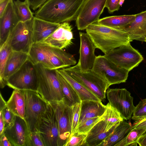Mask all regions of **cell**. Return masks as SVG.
<instances>
[{"mask_svg": "<svg viewBox=\"0 0 146 146\" xmlns=\"http://www.w3.org/2000/svg\"><path fill=\"white\" fill-rule=\"evenodd\" d=\"M28 55L29 59L35 65L40 64L46 68L54 69L49 62L46 52L40 43L32 44Z\"/></svg>", "mask_w": 146, "mask_h": 146, "instance_id": "cell-28", "label": "cell"}, {"mask_svg": "<svg viewBox=\"0 0 146 146\" xmlns=\"http://www.w3.org/2000/svg\"><path fill=\"white\" fill-rule=\"evenodd\" d=\"M2 115L5 125V128L11 126L13 124L16 115L6 106L0 111Z\"/></svg>", "mask_w": 146, "mask_h": 146, "instance_id": "cell-39", "label": "cell"}, {"mask_svg": "<svg viewBox=\"0 0 146 146\" xmlns=\"http://www.w3.org/2000/svg\"><path fill=\"white\" fill-rule=\"evenodd\" d=\"M28 54L12 51L10 54L4 71L3 78L0 80L1 88L7 85V80L11 75L17 72L28 59Z\"/></svg>", "mask_w": 146, "mask_h": 146, "instance_id": "cell-20", "label": "cell"}, {"mask_svg": "<svg viewBox=\"0 0 146 146\" xmlns=\"http://www.w3.org/2000/svg\"><path fill=\"white\" fill-rule=\"evenodd\" d=\"M107 0H85L76 20L78 30L86 29L100 19Z\"/></svg>", "mask_w": 146, "mask_h": 146, "instance_id": "cell-12", "label": "cell"}, {"mask_svg": "<svg viewBox=\"0 0 146 146\" xmlns=\"http://www.w3.org/2000/svg\"><path fill=\"white\" fill-rule=\"evenodd\" d=\"M146 130L144 129H131L128 134L114 146H137L139 138Z\"/></svg>", "mask_w": 146, "mask_h": 146, "instance_id": "cell-32", "label": "cell"}, {"mask_svg": "<svg viewBox=\"0 0 146 146\" xmlns=\"http://www.w3.org/2000/svg\"><path fill=\"white\" fill-rule=\"evenodd\" d=\"M81 108V103L72 106V116L71 135L75 132L78 125Z\"/></svg>", "mask_w": 146, "mask_h": 146, "instance_id": "cell-38", "label": "cell"}, {"mask_svg": "<svg viewBox=\"0 0 146 146\" xmlns=\"http://www.w3.org/2000/svg\"><path fill=\"white\" fill-rule=\"evenodd\" d=\"M121 29L127 33L131 41L146 42V10L136 14L135 19Z\"/></svg>", "mask_w": 146, "mask_h": 146, "instance_id": "cell-19", "label": "cell"}, {"mask_svg": "<svg viewBox=\"0 0 146 146\" xmlns=\"http://www.w3.org/2000/svg\"><path fill=\"white\" fill-rule=\"evenodd\" d=\"M146 117V98L142 99L135 106L132 119L138 121Z\"/></svg>", "mask_w": 146, "mask_h": 146, "instance_id": "cell-36", "label": "cell"}, {"mask_svg": "<svg viewBox=\"0 0 146 146\" xmlns=\"http://www.w3.org/2000/svg\"><path fill=\"white\" fill-rule=\"evenodd\" d=\"M5 125L2 115L0 112V135H1L4 131Z\"/></svg>", "mask_w": 146, "mask_h": 146, "instance_id": "cell-46", "label": "cell"}, {"mask_svg": "<svg viewBox=\"0 0 146 146\" xmlns=\"http://www.w3.org/2000/svg\"><path fill=\"white\" fill-rule=\"evenodd\" d=\"M119 123L107 131L105 120L102 119L99 121L87 134L85 146H99L104 139L113 132Z\"/></svg>", "mask_w": 146, "mask_h": 146, "instance_id": "cell-22", "label": "cell"}, {"mask_svg": "<svg viewBox=\"0 0 146 146\" xmlns=\"http://www.w3.org/2000/svg\"><path fill=\"white\" fill-rule=\"evenodd\" d=\"M35 65L38 77L37 92L48 103L62 101L63 96L57 70L48 68L40 64Z\"/></svg>", "mask_w": 146, "mask_h": 146, "instance_id": "cell-3", "label": "cell"}, {"mask_svg": "<svg viewBox=\"0 0 146 146\" xmlns=\"http://www.w3.org/2000/svg\"><path fill=\"white\" fill-rule=\"evenodd\" d=\"M38 132L45 146H58L59 130L54 111L49 103L42 115Z\"/></svg>", "mask_w": 146, "mask_h": 146, "instance_id": "cell-13", "label": "cell"}, {"mask_svg": "<svg viewBox=\"0 0 146 146\" xmlns=\"http://www.w3.org/2000/svg\"><path fill=\"white\" fill-rule=\"evenodd\" d=\"M63 69L72 78L96 95L102 101L106 98L108 83L92 70L82 71L77 64Z\"/></svg>", "mask_w": 146, "mask_h": 146, "instance_id": "cell-5", "label": "cell"}, {"mask_svg": "<svg viewBox=\"0 0 146 146\" xmlns=\"http://www.w3.org/2000/svg\"><path fill=\"white\" fill-rule=\"evenodd\" d=\"M57 71L72 86L78 94L81 101H102L96 95L75 80L63 69H58Z\"/></svg>", "mask_w": 146, "mask_h": 146, "instance_id": "cell-24", "label": "cell"}, {"mask_svg": "<svg viewBox=\"0 0 146 146\" xmlns=\"http://www.w3.org/2000/svg\"><path fill=\"white\" fill-rule=\"evenodd\" d=\"M48 0H25L33 10L38 9Z\"/></svg>", "mask_w": 146, "mask_h": 146, "instance_id": "cell-41", "label": "cell"}, {"mask_svg": "<svg viewBox=\"0 0 146 146\" xmlns=\"http://www.w3.org/2000/svg\"><path fill=\"white\" fill-rule=\"evenodd\" d=\"M137 143L140 146H146V131L139 138Z\"/></svg>", "mask_w": 146, "mask_h": 146, "instance_id": "cell-44", "label": "cell"}, {"mask_svg": "<svg viewBox=\"0 0 146 146\" xmlns=\"http://www.w3.org/2000/svg\"><path fill=\"white\" fill-rule=\"evenodd\" d=\"M102 117L105 121L107 131L124 120L119 113L109 103L106 105L105 110Z\"/></svg>", "mask_w": 146, "mask_h": 146, "instance_id": "cell-30", "label": "cell"}, {"mask_svg": "<svg viewBox=\"0 0 146 146\" xmlns=\"http://www.w3.org/2000/svg\"><path fill=\"white\" fill-rule=\"evenodd\" d=\"M131 128L144 129L146 130V117L138 121H135Z\"/></svg>", "mask_w": 146, "mask_h": 146, "instance_id": "cell-42", "label": "cell"}, {"mask_svg": "<svg viewBox=\"0 0 146 146\" xmlns=\"http://www.w3.org/2000/svg\"><path fill=\"white\" fill-rule=\"evenodd\" d=\"M26 146H45L44 143L38 132L29 131Z\"/></svg>", "mask_w": 146, "mask_h": 146, "instance_id": "cell-37", "label": "cell"}, {"mask_svg": "<svg viewBox=\"0 0 146 146\" xmlns=\"http://www.w3.org/2000/svg\"><path fill=\"white\" fill-rule=\"evenodd\" d=\"M33 18L25 22H19L10 34L7 40L13 51L28 54L33 44Z\"/></svg>", "mask_w": 146, "mask_h": 146, "instance_id": "cell-9", "label": "cell"}, {"mask_svg": "<svg viewBox=\"0 0 146 146\" xmlns=\"http://www.w3.org/2000/svg\"><path fill=\"white\" fill-rule=\"evenodd\" d=\"M124 0H120V3H119L120 6H122V5L123 4V3Z\"/></svg>", "mask_w": 146, "mask_h": 146, "instance_id": "cell-48", "label": "cell"}, {"mask_svg": "<svg viewBox=\"0 0 146 146\" xmlns=\"http://www.w3.org/2000/svg\"><path fill=\"white\" fill-rule=\"evenodd\" d=\"M132 125L124 120L120 122L113 132L106 137L99 146H114L121 140L129 132Z\"/></svg>", "mask_w": 146, "mask_h": 146, "instance_id": "cell-26", "label": "cell"}, {"mask_svg": "<svg viewBox=\"0 0 146 146\" xmlns=\"http://www.w3.org/2000/svg\"><path fill=\"white\" fill-rule=\"evenodd\" d=\"M136 16V14L107 17L100 19L97 23L102 25L121 29L132 22Z\"/></svg>", "mask_w": 146, "mask_h": 146, "instance_id": "cell-29", "label": "cell"}, {"mask_svg": "<svg viewBox=\"0 0 146 146\" xmlns=\"http://www.w3.org/2000/svg\"><path fill=\"white\" fill-rule=\"evenodd\" d=\"M13 2L19 22H25L34 18V13L31 11L29 4L25 1L16 0Z\"/></svg>", "mask_w": 146, "mask_h": 146, "instance_id": "cell-31", "label": "cell"}, {"mask_svg": "<svg viewBox=\"0 0 146 146\" xmlns=\"http://www.w3.org/2000/svg\"><path fill=\"white\" fill-rule=\"evenodd\" d=\"M109 104L120 114L124 120L131 118L135 106L133 104V98L125 88H108L106 93Z\"/></svg>", "mask_w": 146, "mask_h": 146, "instance_id": "cell-11", "label": "cell"}, {"mask_svg": "<svg viewBox=\"0 0 146 146\" xmlns=\"http://www.w3.org/2000/svg\"><path fill=\"white\" fill-rule=\"evenodd\" d=\"M0 136V146H12L4 132Z\"/></svg>", "mask_w": 146, "mask_h": 146, "instance_id": "cell-43", "label": "cell"}, {"mask_svg": "<svg viewBox=\"0 0 146 146\" xmlns=\"http://www.w3.org/2000/svg\"><path fill=\"white\" fill-rule=\"evenodd\" d=\"M11 0H5L0 3V17L4 13L8 3Z\"/></svg>", "mask_w": 146, "mask_h": 146, "instance_id": "cell-45", "label": "cell"}, {"mask_svg": "<svg viewBox=\"0 0 146 146\" xmlns=\"http://www.w3.org/2000/svg\"><path fill=\"white\" fill-rule=\"evenodd\" d=\"M5 0H0V3L4 1Z\"/></svg>", "mask_w": 146, "mask_h": 146, "instance_id": "cell-49", "label": "cell"}, {"mask_svg": "<svg viewBox=\"0 0 146 146\" xmlns=\"http://www.w3.org/2000/svg\"><path fill=\"white\" fill-rule=\"evenodd\" d=\"M104 56L119 67L129 72L143 60L141 54L132 46L130 42L107 52Z\"/></svg>", "mask_w": 146, "mask_h": 146, "instance_id": "cell-8", "label": "cell"}, {"mask_svg": "<svg viewBox=\"0 0 146 146\" xmlns=\"http://www.w3.org/2000/svg\"><path fill=\"white\" fill-rule=\"evenodd\" d=\"M73 39L72 27L69 22H65L60 23L56 30L41 43L63 49L71 45Z\"/></svg>", "mask_w": 146, "mask_h": 146, "instance_id": "cell-15", "label": "cell"}, {"mask_svg": "<svg viewBox=\"0 0 146 146\" xmlns=\"http://www.w3.org/2000/svg\"><path fill=\"white\" fill-rule=\"evenodd\" d=\"M102 102L93 100L81 101L78 125L88 119L101 116L106 109V105L103 104Z\"/></svg>", "mask_w": 146, "mask_h": 146, "instance_id": "cell-23", "label": "cell"}, {"mask_svg": "<svg viewBox=\"0 0 146 146\" xmlns=\"http://www.w3.org/2000/svg\"><path fill=\"white\" fill-rule=\"evenodd\" d=\"M7 85L14 90L37 91L38 77L35 65L28 59L7 80Z\"/></svg>", "mask_w": 146, "mask_h": 146, "instance_id": "cell-6", "label": "cell"}, {"mask_svg": "<svg viewBox=\"0 0 146 146\" xmlns=\"http://www.w3.org/2000/svg\"><path fill=\"white\" fill-rule=\"evenodd\" d=\"M110 86L126 82L129 71L118 67L104 55L96 56L92 70Z\"/></svg>", "mask_w": 146, "mask_h": 146, "instance_id": "cell-7", "label": "cell"}, {"mask_svg": "<svg viewBox=\"0 0 146 146\" xmlns=\"http://www.w3.org/2000/svg\"><path fill=\"white\" fill-rule=\"evenodd\" d=\"M87 135L76 132L70 135L64 146H85Z\"/></svg>", "mask_w": 146, "mask_h": 146, "instance_id": "cell-35", "label": "cell"}, {"mask_svg": "<svg viewBox=\"0 0 146 146\" xmlns=\"http://www.w3.org/2000/svg\"><path fill=\"white\" fill-rule=\"evenodd\" d=\"M8 108L16 115L24 119L25 102L24 95L21 90L15 89L6 102Z\"/></svg>", "mask_w": 146, "mask_h": 146, "instance_id": "cell-25", "label": "cell"}, {"mask_svg": "<svg viewBox=\"0 0 146 146\" xmlns=\"http://www.w3.org/2000/svg\"><path fill=\"white\" fill-rule=\"evenodd\" d=\"M53 108L59 130L58 146H64L71 133L72 109L62 101L49 103Z\"/></svg>", "mask_w": 146, "mask_h": 146, "instance_id": "cell-10", "label": "cell"}, {"mask_svg": "<svg viewBox=\"0 0 146 146\" xmlns=\"http://www.w3.org/2000/svg\"><path fill=\"white\" fill-rule=\"evenodd\" d=\"M19 22L13 0L8 3L0 17V46L7 40L9 35Z\"/></svg>", "mask_w": 146, "mask_h": 146, "instance_id": "cell-18", "label": "cell"}, {"mask_svg": "<svg viewBox=\"0 0 146 146\" xmlns=\"http://www.w3.org/2000/svg\"><path fill=\"white\" fill-rule=\"evenodd\" d=\"M120 0H107L105 7L110 13H113L116 11H118L120 9L119 3Z\"/></svg>", "mask_w": 146, "mask_h": 146, "instance_id": "cell-40", "label": "cell"}, {"mask_svg": "<svg viewBox=\"0 0 146 146\" xmlns=\"http://www.w3.org/2000/svg\"><path fill=\"white\" fill-rule=\"evenodd\" d=\"M40 43L46 52L49 62L54 69H63L76 64V60L72 54L63 49Z\"/></svg>", "mask_w": 146, "mask_h": 146, "instance_id": "cell-16", "label": "cell"}, {"mask_svg": "<svg viewBox=\"0 0 146 146\" xmlns=\"http://www.w3.org/2000/svg\"><path fill=\"white\" fill-rule=\"evenodd\" d=\"M60 24L48 21L34 16L33 24V43L42 42L52 34Z\"/></svg>", "mask_w": 146, "mask_h": 146, "instance_id": "cell-21", "label": "cell"}, {"mask_svg": "<svg viewBox=\"0 0 146 146\" xmlns=\"http://www.w3.org/2000/svg\"><path fill=\"white\" fill-rule=\"evenodd\" d=\"M12 51L7 40L0 46V80L3 78L6 62L10 54Z\"/></svg>", "mask_w": 146, "mask_h": 146, "instance_id": "cell-33", "label": "cell"}, {"mask_svg": "<svg viewBox=\"0 0 146 146\" xmlns=\"http://www.w3.org/2000/svg\"><path fill=\"white\" fill-rule=\"evenodd\" d=\"M102 119V115L88 119L78 125L76 132L80 134H87L96 123Z\"/></svg>", "mask_w": 146, "mask_h": 146, "instance_id": "cell-34", "label": "cell"}, {"mask_svg": "<svg viewBox=\"0 0 146 146\" xmlns=\"http://www.w3.org/2000/svg\"><path fill=\"white\" fill-rule=\"evenodd\" d=\"M57 75L63 96L62 101L70 107L80 103L79 96L72 86L57 71Z\"/></svg>", "mask_w": 146, "mask_h": 146, "instance_id": "cell-27", "label": "cell"}, {"mask_svg": "<svg viewBox=\"0 0 146 146\" xmlns=\"http://www.w3.org/2000/svg\"><path fill=\"white\" fill-rule=\"evenodd\" d=\"M86 30L96 48L104 54L132 41L124 31L102 25L97 22L88 26Z\"/></svg>", "mask_w": 146, "mask_h": 146, "instance_id": "cell-2", "label": "cell"}, {"mask_svg": "<svg viewBox=\"0 0 146 146\" xmlns=\"http://www.w3.org/2000/svg\"><path fill=\"white\" fill-rule=\"evenodd\" d=\"M25 102L24 119L29 131L38 132L41 117L49 103L37 91L23 90Z\"/></svg>", "mask_w": 146, "mask_h": 146, "instance_id": "cell-4", "label": "cell"}, {"mask_svg": "<svg viewBox=\"0 0 146 146\" xmlns=\"http://www.w3.org/2000/svg\"><path fill=\"white\" fill-rule=\"evenodd\" d=\"M85 0H48L34 13V16L60 24L76 20Z\"/></svg>", "mask_w": 146, "mask_h": 146, "instance_id": "cell-1", "label": "cell"}, {"mask_svg": "<svg viewBox=\"0 0 146 146\" xmlns=\"http://www.w3.org/2000/svg\"><path fill=\"white\" fill-rule=\"evenodd\" d=\"M0 111H1L3 109L6 107L7 106L6 102L4 99L1 93L0 94Z\"/></svg>", "mask_w": 146, "mask_h": 146, "instance_id": "cell-47", "label": "cell"}, {"mask_svg": "<svg viewBox=\"0 0 146 146\" xmlns=\"http://www.w3.org/2000/svg\"><path fill=\"white\" fill-rule=\"evenodd\" d=\"M80 45L79 59L77 64L82 71L92 70L96 56L95 54L94 44L86 33L80 32Z\"/></svg>", "mask_w": 146, "mask_h": 146, "instance_id": "cell-14", "label": "cell"}, {"mask_svg": "<svg viewBox=\"0 0 146 146\" xmlns=\"http://www.w3.org/2000/svg\"><path fill=\"white\" fill-rule=\"evenodd\" d=\"M29 132L24 119L17 115L13 124L5 128L4 131L12 146H26Z\"/></svg>", "mask_w": 146, "mask_h": 146, "instance_id": "cell-17", "label": "cell"}]
</instances>
